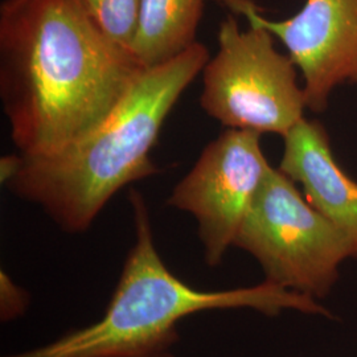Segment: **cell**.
Here are the masks:
<instances>
[{
	"label": "cell",
	"instance_id": "7a4b0ae2",
	"mask_svg": "<svg viewBox=\"0 0 357 357\" xmlns=\"http://www.w3.org/2000/svg\"><path fill=\"white\" fill-rule=\"evenodd\" d=\"M209 59L197 41L171 61L143 69L101 123L60 153L22 155V167L6 187L38 205L65 233H85L118 192L159 172L151 151L160 130Z\"/></svg>",
	"mask_w": 357,
	"mask_h": 357
},
{
	"label": "cell",
	"instance_id": "5b68a950",
	"mask_svg": "<svg viewBox=\"0 0 357 357\" xmlns=\"http://www.w3.org/2000/svg\"><path fill=\"white\" fill-rule=\"evenodd\" d=\"M234 248L255 258L265 281L314 299L331 293L342 264L352 258L344 233L273 166L243 220Z\"/></svg>",
	"mask_w": 357,
	"mask_h": 357
},
{
	"label": "cell",
	"instance_id": "52a82bcc",
	"mask_svg": "<svg viewBox=\"0 0 357 357\" xmlns=\"http://www.w3.org/2000/svg\"><path fill=\"white\" fill-rule=\"evenodd\" d=\"M216 1L281 40L302 73L311 112L323 113L335 89L357 84V0H306L282 20L266 17L253 0Z\"/></svg>",
	"mask_w": 357,
	"mask_h": 357
},
{
	"label": "cell",
	"instance_id": "30bf717a",
	"mask_svg": "<svg viewBox=\"0 0 357 357\" xmlns=\"http://www.w3.org/2000/svg\"><path fill=\"white\" fill-rule=\"evenodd\" d=\"M106 38L131 52L137 35L142 0H77ZM132 53V52H131Z\"/></svg>",
	"mask_w": 357,
	"mask_h": 357
},
{
	"label": "cell",
	"instance_id": "9c48e42d",
	"mask_svg": "<svg viewBox=\"0 0 357 357\" xmlns=\"http://www.w3.org/2000/svg\"><path fill=\"white\" fill-rule=\"evenodd\" d=\"M205 0H142L131 52L143 68L171 61L197 43Z\"/></svg>",
	"mask_w": 357,
	"mask_h": 357
},
{
	"label": "cell",
	"instance_id": "ba28073f",
	"mask_svg": "<svg viewBox=\"0 0 357 357\" xmlns=\"http://www.w3.org/2000/svg\"><path fill=\"white\" fill-rule=\"evenodd\" d=\"M283 142L278 169L301 185L307 202L344 233L357 259V181L337 162L327 130L319 121L303 118Z\"/></svg>",
	"mask_w": 357,
	"mask_h": 357
},
{
	"label": "cell",
	"instance_id": "7c38bea8",
	"mask_svg": "<svg viewBox=\"0 0 357 357\" xmlns=\"http://www.w3.org/2000/svg\"><path fill=\"white\" fill-rule=\"evenodd\" d=\"M22 153L4 155L0 159V183L7 185L13 180L22 167Z\"/></svg>",
	"mask_w": 357,
	"mask_h": 357
},
{
	"label": "cell",
	"instance_id": "8fae6325",
	"mask_svg": "<svg viewBox=\"0 0 357 357\" xmlns=\"http://www.w3.org/2000/svg\"><path fill=\"white\" fill-rule=\"evenodd\" d=\"M31 306V294L13 281L11 275L0 271V320L10 323L23 318Z\"/></svg>",
	"mask_w": 357,
	"mask_h": 357
},
{
	"label": "cell",
	"instance_id": "4fadbf2b",
	"mask_svg": "<svg viewBox=\"0 0 357 357\" xmlns=\"http://www.w3.org/2000/svg\"><path fill=\"white\" fill-rule=\"evenodd\" d=\"M141 357H175L172 351H166V352H160V354H153V355H149V356Z\"/></svg>",
	"mask_w": 357,
	"mask_h": 357
},
{
	"label": "cell",
	"instance_id": "277c9868",
	"mask_svg": "<svg viewBox=\"0 0 357 357\" xmlns=\"http://www.w3.org/2000/svg\"><path fill=\"white\" fill-rule=\"evenodd\" d=\"M218 50L202 72L200 106L222 126L282 138L307 109L298 68L264 26L241 29L233 13L218 26Z\"/></svg>",
	"mask_w": 357,
	"mask_h": 357
},
{
	"label": "cell",
	"instance_id": "8992f818",
	"mask_svg": "<svg viewBox=\"0 0 357 357\" xmlns=\"http://www.w3.org/2000/svg\"><path fill=\"white\" fill-rule=\"evenodd\" d=\"M259 134L227 128L206 144L190 172L174 187L167 205L197 225L205 265L222 264L268 174Z\"/></svg>",
	"mask_w": 357,
	"mask_h": 357
},
{
	"label": "cell",
	"instance_id": "6da1fadb",
	"mask_svg": "<svg viewBox=\"0 0 357 357\" xmlns=\"http://www.w3.org/2000/svg\"><path fill=\"white\" fill-rule=\"evenodd\" d=\"M143 69L77 0L0 4V101L26 158L51 156L86 135Z\"/></svg>",
	"mask_w": 357,
	"mask_h": 357
},
{
	"label": "cell",
	"instance_id": "3957f363",
	"mask_svg": "<svg viewBox=\"0 0 357 357\" xmlns=\"http://www.w3.org/2000/svg\"><path fill=\"white\" fill-rule=\"evenodd\" d=\"M135 230L102 317L47 344L3 357H141L172 351L180 321L199 312L255 310L330 317L318 299L264 281L229 290H200L174 274L159 255L150 211L141 192L130 190Z\"/></svg>",
	"mask_w": 357,
	"mask_h": 357
}]
</instances>
